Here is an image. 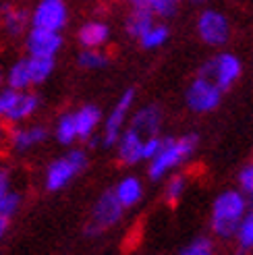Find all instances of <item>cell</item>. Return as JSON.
I'll return each mask as SVG.
<instances>
[{"label":"cell","instance_id":"30","mask_svg":"<svg viewBox=\"0 0 253 255\" xmlns=\"http://www.w3.org/2000/svg\"><path fill=\"white\" fill-rule=\"evenodd\" d=\"M17 94H19V92H15V89H10V87H6V85L0 89V121H4L6 114L10 112V108L15 106Z\"/></svg>","mask_w":253,"mask_h":255},{"label":"cell","instance_id":"23","mask_svg":"<svg viewBox=\"0 0 253 255\" xmlns=\"http://www.w3.org/2000/svg\"><path fill=\"white\" fill-rule=\"evenodd\" d=\"M108 65H110V54L106 50L81 48L77 54V67L83 71H104Z\"/></svg>","mask_w":253,"mask_h":255},{"label":"cell","instance_id":"6","mask_svg":"<svg viewBox=\"0 0 253 255\" xmlns=\"http://www.w3.org/2000/svg\"><path fill=\"white\" fill-rule=\"evenodd\" d=\"M195 33L204 46L212 50H222L231 42L233 23L224 10L204 6L195 17Z\"/></svg>","mask_w":253,"mask_h":255},{"label":"cell","instance_id":"35","mask_svg":"<svg viewBox=\"0 0 253 255\" xmlns=\"http://www.w3.org/2000/svg\"><path fill=\"white\" fill-rule=\"evenodd\" d=\"M6 83H4V69L2 67H0V89H2Z\"/></svg>","mask_w":253,"mask_h":255},{"label":"cell","instance_id":"14","mask_svg":"<svg viewBox=\"0 0 253 255\" xmlns=\"http://www.w3.org/2000/svg\"><path fill=\"white\" fill-rule=\"evenodd\" d=\"M112 40V27L104 19H87L77 29V42L87 50H104Z\"/></svg>","mask_w":253,"mask_h":255},{"label":"cell","instance_id":"11","mask_svg":"<svg viewBox=\"0 0 253 255\" xmlns=\"http://www.w3.org/2000/svg\"><path fill=\"white\" fill-rule=\"evenodd\" d=\"M31 29V12L17 0H0V31L8 40L25 37Z\"/></svg>","mask_w":253,"mask_h":255},{"label":"cell","instance_id":"29","mask_svg":"<svg viewBox=\"0 0 253 255\" xmlns=\"http://www.w3.org/2000/svg\"><path fill=\"white\" fill-rule=\"evenodd\" d=\"M21 203H23V195L19 193V191L15 189H10L8 193L0 199V216H4L6 220H10L12 216H15L21 208Z\"/></svg>","mask_w":253,"mask_h":255},{"label":"cell","instance_id":"9","mask_svg":"<svg viewBox=\"0 0 253 255\" xmlns=\"http://www.w3.org/2000/svg\"><path fill=\"white\" fill-rule=\"evenodd\" d=\"M164 127V108L158 102H145L141 106H135L129 125L125 127V131H129L131 135H135L139 141H147L151 137L164 135L162 133Z\"/></svg>","mask_w":253,"mask_h":255},{"label":"cell","instance_id":"20","mask_svg":"<svg viewBox=\"0 0 253 255\" xmlns=\"http://www.w3.org/2000/svg\"><path fill=\"white\" fill-rule=\"evenodd\" d=\"M52 137L56 139L60 145H65V147H73L75 143L79 141L73 110H67V112H62V114H58V117H56L54 129H52Z\"/></svg>","mask_w":253,"mask_h":255},{"label":"cell","instance_id":"2","mask_svg":"<svg viewBox=\"0 0 253 255\" xmlns=\"http://www.w3.org/2000/svg\"><path fill=\"white\" fill-rule=\"evenodd\" d=\"M251 208V201L235 189H224L214 197L210 208V231L216 239L229 241L237 237V231L241 226L243 218Z\"/></svg>","mask_w":253,"mask_h":255},{"label":"cell","instance_id":"4","mask_svg":"<svg viewBox=\"0 0 253 255\" xmlns=\"http://www.w3.org/2000/svg\"><path fill=\"white\" fill-rule=\"evenodd\" d=\"M135 102H137V89L126 87L106 112L102 121V129H100V145L104 149H115L125 127L129 125V119L135 110Z\"/></svg>","mask_w":253,"mask_h":255},{"label":"cell","instance_id":"8","mask_svg":"<svg viewBox=\"0 0 253 255\" xmlns=\"http://www.w3.org/2000/svg\"><path fill=\"white\" fill-rule=\"evenodd\" d=\"M125 208L119 201V197L115 195V189H106L98 195V199L94 201L92 212H90V220H87L85 233L90 237H98L110 228H115L125 216Z\"/></svg>","mask_w":253,"mask_h":255},{"label":"cell","instance_id":"1","mask_svg":"<svg viewBox=\"0 0 253 255\" xmlns=\"http://www.w3.org/2000/svg\"><path fill=\"white\" fill-rule=\"evenodd\" d=\"M199 135L187 131L181 135H164L156 156L147 162V178L154 183L164 181L172 172H179L199 149Z\"/></svg>","mask_w":253,"mask_h":255},{"label":"cell","instance_id":"16","mask_svg":"<svg viewBox=\"0 0 253 255\" xmlns=\"http://www.w3.org/2000/svg\"><path fill=\"white\" fill-rule=\"evenodd\" d=\"M42 108V98L37 96L33 89H27V92H19L15 106L10 108V112L6 114L4 123L6 125H25L29 119H33Z\"/></svg>","mask_w":253,"mask_h":255},{"label":"cell","instance_id":"36","mask_svg":"<svg viewBox=\"0 0 253 255\" xmlns=\"http://www.w3.org/2000/svg\"><path fill=\"white\" fill-rule=\"evenodd\" d=\"M17 2H29V0H17Z\"/></svg>","mask_w":253,"mask_h":255},{"label":"cell","instance_id":"24","mask_svg":"<svg viewBox=\"0 0 253 255\" xmlns=\"http://www.w3.org/2000/svg\"><path fill=\"white\" fill-rule=\"evenodd\" d=\"M187 187H189V178L185 172H172L170 176L164 178V199L168 203H179L185 193H187Z\"/></svg>","mask_w":253,"mask_h":255},{"label":"cell","instance_id":"15","mask_svg":"<svg viewBox=\"0 0 253 255\" xmlns=\"http://www.w3.org/2000/svg\"><path fill=\"white\" fill-rule=\"evenodd\" d=\"M75 114V125H77V135L79 141H90L92 137L100 135V129H102V121H104V112L98 104H81L73 110Z\"/></svg>","mask_w":253,"mask_h":255},{"label":"cell","instance_id":"5","mask_svg":"<svg viewBox=\"0 0 253 255\" xmlns=\"http://www.w3.org/2000/svg\"><path fill=\"white\" fill-rule=\"evenodd\" d=\"M197 75L214 81L222 92H229V89H233L239 83V79L243 77V60L239 54L222 48L220 52L208 56L201 62Z\"/></svg>","mask_w":253,"mask_h":255},{"label":"cell","instance_id":"18","mask_svg":"<svg viewBox=\"0 0 253 255\" xmlns=\"http://www.w3.org/2000/svg\"><path fill=\"white\" fill-rule=\"evenodd\" d=\"M156 21H158V17L154 15V12L143 8V6H139V8H129V12H126V17H125L123 27H125L126 37H131V40L137 42L139 37H141Z\"/></svg>","mask_w":253,"mask_h":255},{"label":"cell","instance_id":"17","mask_svg":"<svg viewBox=\"0 0 253 255\" xmlns=\"http://www.w3.org/2000/svg\"><path fill=\"white\" fill-rule=\"evenodd\" d=\"M112 189H115V195L119 197L125 210L137 208L145 195V185L137 174H125L123 178H119V183Z\"/></svg>","mask_w":253,"mask_h":255},{"label":"cell","instance_id":"12","mask_svg":"<svg viewBox=\"0 0 253 255\" xmlns=\"http://www.w3.org/2000/svg\"><path fill=\"white\" fill-rule=\"evenodd\" d=\"M25 52L27 56H46L56 58L58 52L65 46V37L58 31H44V29H29L27 35L23 37Z\"/></svg>","mask_w":253,"mask_h":255},{"label":"cell","instance_id":"26","mask_svg":"<svg viewBox=\"0 0 253 255\" xmlns=\"http://www.w3.org/2000/svg\"><path fill=\"white\" fill-rule=\"evenodd\" d=\"M237 253L239 255H247L253 251V208H249L247 216L243 218L241 226L237 231Z\"/></svg>","mask_w":253,"mask_h":255},{"label":"cell","instance_id":"13","mask_svg":"<svg viewBox=\"0 0 253 255\" xmlns=\"http://www.w3.org/2000/svg\"><path fill=\"white\" fill-rule=\"evenodd\" d=\"M50 129L46 125H17L15 129H10L8 137V147H12L17 154H27V151L40 147L42 143L48 141Z\"/></svg>","mask_w":253,"mask_h":255},{"label":"cell","instance_id":"32","mask_svg":"<svg viewBox=\"0 0 253 255\" xmlns=\"http://www.w3.org/2000/svg\"><path fill=\"white\" fill-rule=\"evenodd\" d=\"M8 137H10V129L6 127L4 121H0V149L4 145H8Z\"/></svg>","mask_w":253,"mask_h":255},{"label":"cell","instance_id":"37","mask_svg":"<svg viewBox=\"0 0 253 255\" xmlns=\"http://www.w3.org/2000/svg\"><path fill=\"white\" fill-rule=\"evenodd\" d=\"M0 168H2V166H0Z\"/></svg>","mask_w":253,"mask_h":255},{"label":"cell","instance_id":"33","mask_svg":"<svg viewBox=\"0 0 253 255\" xmlns=\"http://www.w3.org/2000/svg\"><path fill=\"white\" fill-rule=\"evenodd\" d=\"M8 222L10 220H6L4 216H0V239L4 237V233H6V228H8Z\"/></svg>","mask_w":253,"mask_h":255},{"label":"cell","instance_id":"10","mask_svg":"<svg viewBox=\"0 0 253 255\" xmlns=\"http://www.w3.org/2000/svg\"><path fill=\"white\" fill-rule=\"evenodd\" d=\"M31 12V27L44 31L62 33L69 25V4L67 0H35Z\"/></svg>","mask_w":253,"mask_h":255},{"label":"cell","instance_id":"25","mask_svg":"<svg viewBox=\"0 0 253 255\" xmlns=\"http://www.w3.org/2000/svg\"><path fill=\"white\" fill-rule=\"evenodd\" d=\"M27 58H29V71H31L33 87L46 83L50 77H52V73L56 69V58H46V56H27Z\"/></svg>","mask_w":253,"mask_h":255},{"label":"cell","instance_id":"31","mask_svg":"<svg viewBox=\"0 0 253 255\" xmlns=\"http://www.w3.org/2000/svg\"><path fill=\"white\" fill-rule=\"evenodd\" d=\"M10 191V172L6 168H0V199Z\"/></svg>","mask_w":253,"mask_h":255},{"label":"cell","instance_id":"21","mask_svg":"<svg viewBox=\"0 0 253 255\" xmlns=\"http://www.w3.org/2000/svg\"><path fill=\"white\" fill-rule=\"evenodd\" d=\"M125 2L129 8L143 6V8L151 10L160 21L172 19L176 12H179V6H181V0H125Z\"/></svg>","mask_w":253,"mask_h":255},{"label":"cell","instance_id":"19","mask_svg":"<svg viewBox=\"0 0 253 255\" xmlns=\"http://www.w3.org/2000/svg\"><path fill=\"white\" fill-rule=\"evenodd\" d=\"M4 83L6 87L15 89V92H27L33 87L31 81V71H29V58L21 56L17 60H12L4 71Z\"/></svg>","mask_w":253,"mask_h":255},{"label":"cell","instance_id":"3","mask_svg":"<svg viewBox=\"0 0 253 255\" xmlns=\"http://www.w3.org/2000/svg\"><path fill=\"white\" fill-rule=\"evenodd\" d=\"M90 164L87 149L83 147H71L67 154L54 158L44 170V189L50 193H58V191L67 189L75 178H77Z\"/></svg>","mask_w":253,"mask_h":255},{"label":"cell","instance_id":"28","mask_svg":"<svg viewBox=\"0 0 253 255\" xmlns=\"http://www.w3.org/2000/svg\"><path fill=\"white\" fill-rule=\"evenodd\" d=\"M237 189L241 191V193L253 201V160L243 164L241 168L237 172Z\"/></svg>","mask_w":253,"mask_h":255},{"label":"cell","instance_id":"27","mask_svg":"<svg viewBox=\"0 0 253 255\" xmlns=\"http://www.w3.org/2000/svg\"><path fill=\"white\" fill-rule=\"evenodd\" d=\"M214 253H216V245H214V239L210 237H195L179 251V255H214Z\"/></svg>","mask_w":253,"mask_h":255},{"label":"cell","instance_id":"34","mask_svg":"<svg viewBox=\"0 0 253 255\" xmlns=\"http://www.w3.org/2000/svg\"><path fill=\"white\" fill-rule=\"evenodd\" d=\"M183 2H187V4H191V6H204L208 0H181V4Z\"/></svg>","mask_w":253,"mask_h":255},{"label":"cell","instance_id":"22","mask_svg":"<svg viewBox=\"0 0 253 255\" xmlns=\"http://www.w3.org/2000/svg\"><path fill=\"white\" fill-rule=\"evenodd\" d=\"M170 37H172V31L168 27V23L158 19L141 37H139L137 44L141 46L143 50H160V48H164L170 42Z\"/></svg>","mask_w":253,"mask_h":255},{"label":"cell","instance_id":"7","mask_svg":"<svg viewBox=\"0 0 253 255\" xmlns=\"http://www.w3.org/2000/svg\"><path fill=\"white\" fill-rule=\"evenodd\" d=\"M222 89L210 81L208 77H201V75H195V77L189 81V85L185 87V94H183V102H185V108L197 114V117H206V114L216 112L222 106V100H224Z\"/></svg>","mask_w":253,"mask_h":255}]
</instances>
